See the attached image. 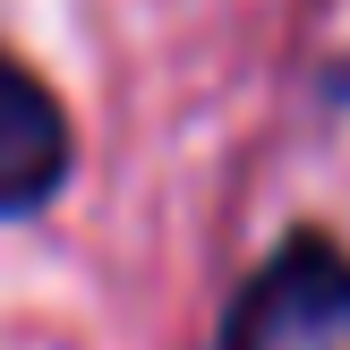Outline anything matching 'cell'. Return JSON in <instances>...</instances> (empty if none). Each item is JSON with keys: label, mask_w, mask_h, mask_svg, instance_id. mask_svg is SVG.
<instances>
[{"label": "cell", "mask_w": 350, "mask_h": 350, "mask_svg": "<svg viewBox=\"0 0 350 350\" xmlns=\"http://www.w3.org/2000/svg\"><path fill=\"white\" fill-rule=\"evenodd\" d=\"M222 350H350V256L325 239H291L231 299Z\"/></svg>", "instance_id": "obj_1"}, {"label": "cell", "mask_w": 350, "mask_h": 350, "mask_svg": "<svg viewBox=\"0 0 350 350\" xmlns=\"http://www.w3.org/2000/svg\"><path fill=\"white\" fill-rule=\"evenodd\" d=\"M68 180V111L34 68L0 51V214H34Z\"/></svg>", "instance_id": "obj_2"}]
</instances>
